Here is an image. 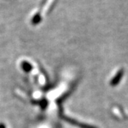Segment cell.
Wrapping results in <instances>:
<instances>
[{"label":"cell","mask_w":128,"mask_h":128,"mask_svg":"<svg viewBox=\"0 0 128 128\" xmlns=\"http://www.w3.org/2000/svg\"><path fill=\"white\" fill-rule=\"evenodd\" d=\"M123 76V70H120L119 72L118 73V74L114 76V78L112 80V81L110 82V84L112 86H114L116 85H118L119 83L120 80H121V78Z\"/></svg>","instance_id":"cell-1"}]
</instances>
